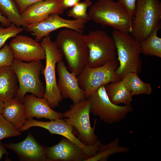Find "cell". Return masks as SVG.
Wrapping results in <instances>:
<instances>
[{"mask_svg": "<svg viewBox=\"0 0 161 161\" xmlns=\"http://www.w3.org/2000/svg\"><path fill=\"white\" fill-rule=\"evenodd\" d=\"M83 38L88 50L87 65L89 66H100L116 59V49L112 38L104 31H91L83 35Z\"/></svg>", "mask_w": 161, "mask_h": 161, "instance_id": "obj_7", "label": "cell"}, {"mask_svg": "<svg viewBox=\"0 0 161 161\" xmlns=\"http://www.w3.org/2000/svg\"><path fill=\"white\" fill-rule=\"evenodd\" d=\"M122 80L133 96L143 94L150 95L152 93L151 85L142 81L136 73L127 74Z\"/></svg>", "mask_w": 161, "mask_h": 161, "instance_id": "obj_22", "label": "cell"}, {"mask_svg": "<svg viewBox=\"0 0 161 161\" xmlns=\"http://www.w3.org/2000/svg\"><path fill=\"white\" fill-rule=\"evenodd\" d=\"M21 13L27 7L34 3L46 0H14Z\"/></svg>", "mask_w": 161, "mask_h": 161, "instance_id": "obj_31", "label": "cell"}, {"mask_svg": "<svg viewBox=\"0 0 161 161\" xmlns=\"http://www.w3.org/2000/svg\"><path fill=\"white\" fill-rule=\"evenodd\" d=\"M0 22L3 25L6 27H9L11 24L5 16L1 14L0 12Z\"/></svg>", "mask_w": 161, "mask_h": 161, "instance_id": "obj_33", "label": "cell"}, {"mask_svg": "<svg viewBox=\"0 0 161 161\" xmlns=\"http://www.w3.org/2000/svg\"><path fill=\"white\" fill-rule=\"evenodd\" d=\"M45 149L47 161H85L88 158L80 147L65 137Z\"/></svg>", "mask_w": 161, "mask_h": 161, "instance_id": "obj_16", "label": "cell"}, {"mask_svg": "<svg viewBox=\"0 0 161 161\" xmlns=\"http://www.w3.org/2000/svg\"><path fill=\"white\" fill-rule=\"evenodd\" d=\"M87 99L91 113L109 124L119 122L133 110L131 104L119 106L112 103L106 93L105 86L98 88Z\"/></svg>", "mask_w": 161, "mask_h": 161, "instance_id": "obj_10", "label": "cell"}, {"mask_svg": "<svg viewBox=\"0 0 161 161\" xmlns=\"http://www.w3.org/2000/svg\"><path fill=\"white\" fill-rule=\"evenodd\" d=\"M64 10L61 0H46L29 6L21 14L26 26L42 21L52 14H62Z\"/></svg>", "mask_w": 161, "mask_h": 161, "instance_id": "obj_14", "label": "cell"}, {"mask_svg": "<svg viewBox=\"0 0 161 161\" xmlns=\"http://www.w3.org/2000/svg\"><path fill=\"white\" fill-rule=\"evenodd\" d=\"M14 58L13 52L10 46L5 44L0 49V68L10 66Z\"/></svg>", "mask_w": 161, "mask_h": 161, "instance_id": "obj_29", "label": "cell"}, {"mask_svg": "<svg viewBox=\"0 0 161 161\" xmlns=\"http://www.w3.org/2000/svg\"><path fill=\"white\" fill-rule=\"evenodd\" d=\"M21 134L2 114H0V140L8 137L17 136Z\"/></svg>", "mask_w": 161, "mask_h": 161, "instance_id": "obj_27", "label": "cell"}, {"mask_svg": "<svg viewBox=\"0 0 161 161\" xmlns=\"http://www.w3.org/2000/svg\"><path fill=\"white\" fill-rule=\"evenodd\" d=\"M57 86L63 97L69 99L74 104L84 99V93L79 85L77 75L68 71L62 60L57 63Z\"/></svg>", "mask_w": 161, "mask_h": 161, "instance_id": "obj_15", "label": "cell"}, {"mask_svg": "<svg viewBox=\"0 0 161 161\" xmlns=\"http://www.w3.org/2000/svg\"><path fill=\"white\" fill-rule=\"evenodd\" d=\"M92 5L89 0L80 2L71 7L67 12V14L75 20L85 19L90 20L89 15L86 11L88 8Z\"/></svg>", "mask_w": 161, "mask_h": 161, "instance_id": "obj_26", "label": "cell"}, {"mask_svg": "<svg viewBox=\"0 0 161 161\" xmlns=\"http://www.w3.org/2000/svg\"><path fill=\"white\" fill-rule=\"evenodd\" d=\"M33 127L43 128L51 134L61 135L67 138L80 147L88 158L96 154L100 149L101 143L99 141L91 146L85 145L74 135L72 126L62 118L48 122L38 121L33 119H27L18 130L20 132L24 131Z\"/></svg>", "mask_w": 161, "mask_h": 161, "instance_id": "obj_11", "label": "cell"}, {"mask_svg": "<svg viewBox=\"0 0 161 161\" xmlns=\"http://www.w3.org/2000/svg\"><path fill=\"white\" fill-rule=\"evenodd\" d=\"M4 106V103L0 100V114H1Z\"/></svg>", "mask_w": 161, "mask_h": 161, "instance_id": "obj_35", "label": "cell"}, {"mask_svg": "<svg viewBox=\"0 0 161 161\" xmlns=\"http://www.w3.org/2000/svg\"><path fill=\"white\" fill-rule=\"evenodd\" d=\"M40 43L45 52L46 65L43 73L46 86L44 97L52 108L57 107L63 97L58 87L55 75L57 64L62 60L63 55L55 41L48 36L43 38Z\"/></svg>", "mask_w": 161, "mask_h": 161, "instance_id": "obj_6", "label": "cell"}, {"mask_svg": "<svg viewBox=\"0 0 161 161\" xmlns=\"http://www.w3.org/2000/svg\"><path fill=\"white\" fill-rule=\"evenodd\" d=\"M90 104L88 99H83L71 105L69 110L63 114L66 122L75 128L79 139L85 145L91 146L99 141L95 132L96 120L92 127L90 123Z\"/></svg>", "mask_w": 161, "mask_h": 161, "instance_id": "obj_8", "label": "cell"}, {"mask_svg": "<svg viewBox=\"0 0 161 161\" xmlns=\"http://www.w3.org/2000/svg\"><path fill=\"white\" fill-rule=\"evenodd\" d=\"M18 84L17 76L10 66L0 68V100L4 103L14 99Z\"/></svg>", "mask_w": 161, "mask_h": 161, "instance_id": "obj_19", "label": "cell"}, {"mask_svg": "<svg viewBox=\"0 0 161 161\" xmlns=\"http://www.w3.org/2000/svg\"><path fill=\"white\" fill-rule=\"evenodd\" d=\"M67 63L77 76L87 65L88 50L81 33L66 28L58 34L55 41Z\"/></svg>", "mask_w": 161, "mask_h": 161, "instance_id": "obj_1", "label": "cell"}, {"mask_svg": "<svg viewBox=\"0 0 161 161\" xmlns=\"http://www.w3.org/2000/svg\"><path fill=\"white\" fill-rule=\"evenodd\" d=\"M1 114L18 130L24 125L27 120L24 103L15 99L4 103Z\"/></svg>", "mask_w": 161, "mask_h": 161, "instance_id": "obj_20", "label": "cell"}, {"mask_svg": "<svg viewBox=\"0 0 161 161\" xmlns=\"http://www.w3.org/2000/svg\"><path fill=\"white\" fill-rule=\"evenodd\" d=\"M158 30H154L146 38L140 42L141 53L161 58V38L157 35Z\"/></svg>", "mask_w": 161, "mask_h": 161, "instance_id": "obj_25", "label": "cell"}, {"mask_svg": "<svg viewBox=\"0 0 161 161\" xmlns=\"http://www.w3.org/2000/svg\"><path fill=\"white\" fill-rule=\"evenodd\" d=\"M88 14L90 20L102 26H108L125 33L131 32L132 19L118 1L98 0L90 6Z\"/></svg>", "mask_w": 161, "mask_h": 161, "instance_id": "obj_2", "label": "cell"}, {"mask_svg": "<svg viewBox=\"0 0 161 161\" xmlns=\"http://www.w3.org/2000/svg\"><path fill=\"white\" fill-rule=\"evenodd\" d=\"M0 22V48L9 39L15 37L21 33L23 29L16 26L13 23L5 28L1 25Z\"/></svg>", "mask_w": 161, "mask_h": 161, "instance_id": "obj_28", "label": "cell"}, {"mask_svg": "<svg viewBox=\"0 0 161 161\" xmlns=\"http://www.w3.org/2000/svg\"><path fill=\"white\" fill-rule=\"evenodd\" d=\"M161 3L159 0H137L131 35L139 42L160 29Z\"/></svg>", "mask_w": 161, "mask_h": 161, "instance_id": "obj_4", "label": "cell"}, {"mask_svg": "<svg viewBox=\"0 0 161 161\" xmlns=\"http://www.w3.org/2000/svg\"><path fill=\"white\" fill-rule=\"evenodd\" d=\"M9 45L15 59L28 62L45 58V52L42 46L30 37L18 35Z\"/></svg>", "mask_w": 161, "mask_h": 161, "instance_id": "obj_13", "label": "cell"}, {"mask_svg": "<svg viewBox=\"0 0 161 161\" xmlns=\"http://www.w3.org/2000/svg\"><path fill=\"white\" fill-rule=\"evenodd\" d=\"M0 12L11 23L18 27L25 25L14 0H0Z\"/></svg>", "mask_w": 161, "mask_h": 161, "instance_id": "obj_24", "label": "cell"}, {"mask_svg": "<svg viewBox=\"0 0 161 161\" xmlns=\"http://www.w3.org/2000/svg\"><path fill=\"white\" fill-rule=\"evenodd\" d=\"M88 21L85 19H67L54 14L40 22L27 25L24 28L26 31L33 34L38 42L43 38L49 36L51 32L61 28H67L82 33Z\"/></svg>", "mask_w": 161, "mask_h": 161, "instance_id": "obj_12", "label": "cell"}, {"mask_svg": "<svg viewBox=\"0 0 161 161\" xmlns=\"http://www.w3.org/2000/svg\"><path fill=\"white\" fill-rule=\"evenodd\" d=\"M27 119L44 118L50 120L62 118L63 114L53 109L44 98L38 97L32 95L24 96L23 101Z\"/></svg>", "mask_w": 161, "mask_h": 161, "instance_id": "obj_18", "label": "cell"}, {"mask_svg": "<svg viewBox=\"0 0 161 161\" xmlns=\"http://www.w3.org/2000/svg\"><path fill=\"white\" fill-rule=\"evenodd\" d=\"M81 0H61L64 10L72 7L80 2Z\"/></svg>", "mask_w": 161, "mask_h": 161, "instance_id": "obj_32", "label": "cell"}, {"mask_svg": "<svg viewBox=\"0 0 161 161\" xmlns=\"http://www.w3.org/2000/svg\"><path fill=\"white\" fill-rule=\"evenodd\" d=\"M118 65L116 58L97 67H92L86 65L77 77L85 97L87 98L102 86L122 80L116 73Z\"/></svg>", "mask_w": 161, "mask_h": 161, "instance_id": "obj_9", "label": "cell"}, {"mask_svg": "<svg viewBox=\"0 0 161 161\" xmlns=\"http://www.w3.org/2000/svg\"><path fill=\"white\" fill-rule=\"evenodd\" d=\"M136 1L137 0H118V1L127 11L132 19L134 13Z\"/></svg>", "mask_w": 161, "mask_h": 161, "instance_id": "obj_30", "label": "cell"}, {"mask_svg": "<svg viewBox=\"0 0 161 161\" xmlns=\"http://www.w3.org/2000/svg\"><path fill=\"white\" fill-rule=\"evenodd\" d=\"M10 66L15 73L18 83L16 100L23 103L24 98L28 92L38 97H44L45 88L40 75L44 68L41 61L27 62L14 58Z\"/></svg>", "mask_w": 161, "mask_h": 161, "instance_id": "obj_5", "label": "cell"}, {"mask_svg": "<svg viewBox=\"0 0 161 161\" xmlns=\"http://www.w3.org/2000/svg\"><path fill=\"white\" fill-rule=\"evenodd\" d=\"M4 145L14 151L22 160L47 161L45 147L38 143L30 133L20 142H10L5 144Z\"/></svg>", "mask_w": 161, "mask_h": 161, "instance_id": "obj_17", "label": "cell"}, {"mask_svg": "<svg viewBox=\"0 0 161 161\" xmlns=\"http://www.w3.org/2000/svg\"><path fill=\"white\" fill-rule=\"evenodd\" d=\"M129 151V147L120 145L119 138H116L107 144H101L100 149L96 154L85 161H106L109 157L113 154L126 153Z\"/></svg>", "mask_w": 161, "mask_h": 161, "instance_id": "obj_23", "label": "cell"}, {"mask_svg": "<svg viewBox=\"0 0 161 161\" xmlns=\"http://www.w3.org/2000/svg\"><path fill=\"white\" fill-rule=\"evenodd\" d=\"M105 89L109 99L113 103L117 105L131 104L133 96L122 79L106 84Z\"/></svg>", "mask_w": 161, "mask_h": 161, "instance_id": "obj_21", "label": "cell"}, {"mask_svg": "<svg viewBox=\"0 0 161 161\" xmlns=\"http://www.w3.org/2000/svg\"><path fill=\"white\" fill-rule=\"evenodd\" d=\"M112 38L118 56L117 75L122 79L129 73H140L142 65L140 42L129 33L116 30L113 31Z\"/></svg>", "mask_w": 161, "mask_h": 161, "instance_id": "obj_3", "label": "cell"}, {"mask_svg": "<svg viewBox=\"0 0 161 161\" xmlns=\"http://www.w3.org/2000/svg\"><path fill=\"white\" fill-rule=\"evenodd\" d=\"M8 154V152L0 140V160L4 154L7 155Z\"/></svg>", "mask_w": 161, "mask_h": 161, "instance_id": "obj_34", "label": "cell"}]
</instances>
